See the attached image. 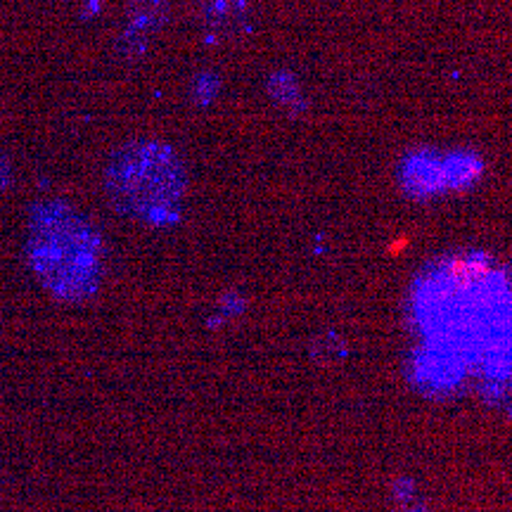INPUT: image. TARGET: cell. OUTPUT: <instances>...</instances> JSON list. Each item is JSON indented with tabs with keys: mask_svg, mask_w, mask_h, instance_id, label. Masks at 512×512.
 Instances as JSON below:
<instances>
[{
	"mask_svg": "<svg viewBox=\"0 0 512 512\" xmlns=\"http://www.w3.org/2000/svg\"><path fill=\"white\" fill-rule=\"evenodd\" d=\"M166 15H169L166 0H136L131 8V15H128V24L124 31V41L131 43L128 53H140V50H145L152 34H157V31L162 29Z\"/></svg>",
	"mask_w": 512,
	"mask_h": 512,
	"instance_id": "obj_5",
	"label": "cell"
},
{
	"mask_svg": "<svg viewBox=\"0 0 512 512\" xmlns=\"http://www.w3.org/2000/svg\"><path fill=\"white\" fill-rule=\"evenodd\" d=\"M219 309L223 313V320L238 318L245 311V299L238 297V294H228V297H223L219 302Z\"/></svg>",
	"mask_w": 512,
	"mask_h": 512,
	"instance_id": "obj_9",
	"label": "cell"
},
{
	"mask_svg": "<svg viewBox=\"0 0 512 512\" xmlns=\"http://www.w3.org/2000/svg\"><path fill=\"white\" fill-rule=\"evenodd\" d=\"M216 93H219V81H216V76L204 74V76H200V79L195 81V98L200 100V102H204V105L214 100Z\"/></svg>",
	"mask_w": 512,
	"mask_h": 512,
	"instance_id": "obj_8",
	"label": "cell"
},
{
	"mask_svg": "<svg viewBox=\"0 0 512 512\" xmlns=\"http://www.w3.org/2000/svg\"><path fill=\"white\" fill-rule=\"evenodd\" d=\"M396 498V512H432L427 505H422L418 498H415V486L411 479H403L401 489L394 491Z\"/></svg>",
	"mask_w": 512,
	"mask_h": 512,
	"instance_id": "obj_7",
	"label": "cell"
},
{
	"mask_svg": "<svg viewBox=\"0 0 512 512\" xmlns=\"http://www.w3.org/2000/svg\"><path fill=\"white\" fill-rule=\"evenodd\" d=\"M27 261L50 297L62 304H86L105 278V242L81 209L48 200L36 204L29 216Z\"/></svg>",
	"mask_w": 512,
	"mask_h": 512,
	"instance_id": "obj_1",
	"label": "cell"
},
{
	"mask_svg": "<svg viewBox=\"0 0 512 512\" xmlns=\"http://www.w3.org/2000/svg\"><path fill=\"white\" fill-rule=\"evenodd\" d=\"M202 29L211 43H230L252 27L249 0H202Z\"/></svg>",
	"mask_w": 512,
	"mask_h": 512,
	"instance_id": "obj_4",
	"label": "cell"
},
{
	"mask_svg": "<svg viewBox=\"0 0 512 512\" xmlns=\"http://www.w3.org/2000/svg\"><path fill=\"white\" fill-rule=\"evenodd\" d=\"M268 95L290 112H297L304 107L302 86H299V81L290 72H278L268 79Z\"/></svg>",
	"mask_w": 512,
	"mask_h": 512,
	"instance_id": "obj_6",
	"label": "cell"
},
{
	"mask_svg": "<svg viewBox=\"0 0 512 512\" xmlns=\"http://www.w3.org/2000/svg\"><path fill=\"white\" fill-rule=\"evenodd\" d=\"M102 185L112 209L124 219L147 228H174L188 197V171L169 143L143 138L114 152Z\"/></svg>",
	"mask_w": 512,
	"mask_h": 512,
	"instance_id": "obj_2",
	"label": "cell"
},
{
	"mask_svg": "<svg viewBox=\"0 0 512 512\" xmlns=\"http://www.w3.org/2000/svg\"><path fill=\"white\" fill-rule=\"evenodd\" d=\"M482 171V159L475 152L422 147L401 159L396 181L408 200L432 202L470 190L482 178Z\"/></svg>",
	"mask_w": 512,
	"mask_h": 512,
	"instance_id": "obj_3",
	"label": "cell"
}]
</instances>
